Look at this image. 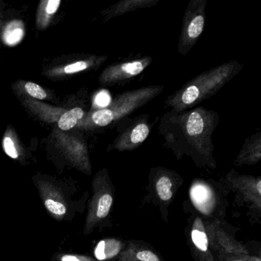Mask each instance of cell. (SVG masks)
<instances>
[{"mask_svg": "<svg viewBox=\"0 0 261 261\" xmlns=\"http://www.w3.org/2000/svg\"><path fill=\"white\" fill-rule=\"evenodd\" d=\"M261 160V133L247 137L233 164L236 166H253Z\"/></svg>", "mask_w": 261, "mask_h": 261, "instance_id": "14", "label": "cell"}, {"mask_svg": "<svg viewBox=\"0 0 261 261\" xmlns=\"http://www.w3.org/2000/svg\"><path fill=\"white\" fill-rule=\"evenodd\" d=\"M219 120L216 111L203 107L169 110L160 119L159 134L177 160L189 157L197 167L215 169L213 134Z\"/></svg>", "mask_w": 261, "mask_h": 261, "instance_id": "1", "label": "cell"}, {"mask_svg": "<svg viewBox=\"0 0 261 261\" xmlns=\"http://www.w3.org/2000/svg\"><path fill=\"white\" fill-rule=\"evenodd\" d=\"M50 261H98L91 255L71 252H56L50 257Z\"/></svg>", "mask_w": 261, "mask_h": 261, "instance_id": "18", "label": "cell"}, {"mask_svg": "<svg viewBox=\"0 0 261 261\" xmlns=\"http://www.w3.org/2000/svg\"><path fill=\"white\" fill-rule=\"evenodd\" d=\"M96 103L99 106L105 107H105L108 106V103H109V97L105 93H100L96 98Z\"/></svg>", "mask_w": 261, "mask_h": 261, "instance_id": "25", "label": "cell"}, {"mask_svg": "<svg viewBox=\"0 0 261 261\" xmlns=\"http://www.w3.org/2000/svg\"><path fill=\"white\" fill-rule=\"evenodd\" d=\"M147 114L134 118L123 119L118 123V134L111 149L118 152L133 151L141 146L149 137L151 124Z\"/></svg>", "mask_w": 261, "mask_h": 261, "instance_id": "10", "label": "cell"}, {"mask_svg": "<svg viewBox=\"0 0 261 261\" xmlns=\"http://www.w3.org/2000/svg\"><path fill=\"white\" fill-rule=\"evenodd\" d=\"M228 192L234 195L238 207L247 209L251 222H259L261 218V177L241 175L230 169L222 181Z\"/></svg>", "mask_w": 261, "mask_h": 261, "instance_id": "8", "label": "cell"}, {"mask_svg": "<svg viewBox=\"0 0 261 261\" xmlns=\"http://www.w3.org/2000/svg\"><path fill=\"white\" fill-rule=\"evenodd\" d=\"M115 201V186L107 169L99 171L91 182V193L87 201L83 234L92 233L112 225L111 213Z\"/></svg>", "mask_w": 261, "mask_h": 261, "instance_id": "4", "label": "cell"}, {"mask_svg": "<svg viewBox=\"0 0 261 261\" xmlns=\"http://www.w3.org/2000/svg\"><path fill=\"white\" fill-rule=\"evenodd\" d=\"M207 0H191L183 17L178 51L186 56L192 49L204 31Z\"/></svg>", "mask_w": 261, "mask_h": 261, "instance_id": "9", "label": "cell"}, {"mask_svg": "<svg viewBox=\"0 0 261 261\" xmlns=\"http://www.w3.org/2000/svg\"><path fill=\"white\" fill-rule=\"evenodd\" d=\"M84 111L80 108H75L67 111L59 120V127L62 130H69L76 126L79 120L84 117Z\"/></svg>", "mask_w": 261, "mask_h": 261, "instance_id": "17", "label": "cell"}, {"mask_svg": "<svg viewBox=\"0 0 261 261\" xmlns=\"http://www.w3.org/2000/svg\"><path fill=\"white\" fill-rule=\"evenodd\" d=\"M163 90L164 86L162 85H149L119 94L106 108L93 113L92 123L100 127L118 123L158 97Z\"/></svg>", "mask_w": 261, "mask_h": 261, "instance_id": "5", "label": "cell"}, {"mask_svg": "<svg viewBox=\"0 0 261 261\" xmlns=\"http://www.w3.org/2000/svg\"><path fill=\"white\" fill-rule=\"evenodd\" d=\"M218 258L220 261H250L246 258L232 255H218Z\"/></svg>", "mask_w": 261, "mask_h": 261, "instance_id": "24", "label": "cell"}, {"mask_svg": "<svg viewBox=\"0 0 261 261\" xmlns=\"http://www.w3.org/2000/svg\"><path fill=\"white\" fill-rule=\"evenodd\" d=\"M244 65L230 61L201 73L168 96L165 105L175 111L191 109L210 98L242 70Z\"/></svg>", "mask_w": 261, "mask_h": 261, "instance_id": "2", "label": "cell"}, {"mask_svg": "<svg viewBox=\"0 0 261 261\" xmlns=\"http://www.w3.org/2000/svg\"><path fill=\"white\" fill-rule=\"evenodd\" d=\"M4 148L6 153L13 159H17L19 157L17 149H16L13 140L10 137H5L4 140Z\"/></svg>", "mask_w": 261, "mask_h": 261, "instance_id": "21", "label": "cell"}, {"mask_svg": "<svg viewBox=\"0 0 261 261\" xmlns=\"http://www.w3.org/2000/svg\"><path fill=\"white\" fill-rule=\"evenodd\" d=\"M228 190L222 182L215 180L195 179L192 181L189 197L194 212L206 221H224Z\"/></svg>", "mask_w": 261, "mask_h": 261, "instance_id": "6", "label": "cell"}, {"mask_svg": "<svg viewBox=\"0 0 261 261\" xmlns=\"http://www.w3.org/2000/svg\"><path fill=\"white\" fill-rule=\"evenodd\" d=\"M186 241L195 261H220L214 250L206 230L204 221L195 212L187 218Z\"/></svg>", "mask_w": 261, "mask_h": 261, "instance_id": "11", "label": "cell"}, {"mask_svg": "<svg viewBox=\"0 0 261 261\" xmlns=\"http://www.w3.org/2000/svg\"><path fill=\"white\" fill-rule=\"evenodd\" d=\"M126 241L105 238L98 241L94 248V257L98 261H114L123 251Z\"/></svg>", "mask_w": 261, "mask_h": 261, "instance_id": "15", "label": "cell"}, {"mask_svg": "<svg viewBox=\"0 0 261 261\" xmlns=\"http://www.w3.org/2000/svg\"><path fill=\"white\" fill-rule=\"evenodd\" d=\"M60 0H50L46 7V13L48 15L54 14L60 5Z\"/></svg>", "mask_w": 261, "mask_h": 261, "instance_id": "23", "label": "cell"}, {"mask_svg": "<svg viewBox=\"0 0 261 261\" xmlns=\"http://www.w3.org/2000/svg\"><path fill=\"white\" fill-rule=\"evenodd\" d=\"M159 0H123L111 7L107 12L108 19L132 13L140 9L149 8L156 5Z\"/></svg>", "mask_w": 261, "mask_h": 261, "instance_id": "16", "label": "cell"}, {"mask_svg": "<svg viewBox=\"0 0 261 261\" xmlns=\"http://www.w3.org/2000/svg\"><path fill=\"white\" fill-rule=\"evenodd\" d=\"M89 67V63L84 61L75 62V63L67 65L65 68V72L67 74H72V73L79 72V71L86 70Z\"/></svg>", "mask_w": 261, "mask_h": 261, "instance_id": "22", "label": "cell"}, {"mask_svg": "<svg viewBox=\"0 0 261 261\" xmlns=\"http://www.w3.org/2000/svg\"><path fill=\"white\" fill-rule=\"evenodd\" d=\"M114 261H166L150 244L139 240H126L123 251Z\"/></svg>", "mask_w": 261, "mask_h": 261, "instance_id": "13", "label": "cell"}, {"mask_svg": "<svg viewBox=\"0 0 261 261\" xmlns=\"http://www.w3.org/2000/svg\"><path fill=\"white\" fill-rule=\"evenodd\" d=\"M25 89L30 96L35 98L39 99V100L46 98V92L39 85H36L33 82H27L25 85Z\"/></svg>", "mask_w": 261, "mask_h": 261, "instance_id": "19", "label": "cell"}, {"mask_svg": "<svg viewBox=\"0 0 261 261\" xmlns=\"http://www.w3.org/2000/svg\"><path fill=\"white\" fill-rule=\"evenodd\" d=\"M23 31L21 29L15 28L13 30H8L4 35V39L9 45H14L22 39Z\"/></svg>", "mask_w": 261, "mask_h": 261, "instance_id": "20", "label": "cell"}, {"mask_svg": "<svg viewBox=\"0 0 261 261\" xmlns=\"http://www.w3.org/2000/svg\"><path fill=\"white\" fill-rule=\"evenodd\" d=\"M183 182L182 177L172 169L158 166L149 170L147 195L143 199L158 209L162 219L166 223L169 222V207Z\"/></svg>", "mask_w": 261, "mask_h": 261, "instance_id": "7", "label": "cell"}, {"mask_svg": "<svg viewBox=\"0 0 261 261\" xmlns=\"http://www.w3.org/2000/svg\"><path fill=\"white\" fill-rule=\"evenodd\" d=\"M152 62L151 56H145L136 60L113 64L102 73L100 83L107 86L123 85L141 74Z\"/></svg>", "mask_w": 261, "mask_h": 261, "instance_id": "12", "label": "cell"}, {"mask_svg": "<svg viewBox=\"0 0 261 261\" xmlns=\"http://www.w3.org/2000/svg\"><path fill=\"white\" fill-rule=\"evenodd\" d=\"M33 181L42 205L55 221L71 222L86 210L89 192L80 194L74 183L45 175H36Z\"/></svg>", "mask_w": 261, "mask_h": 261, "instance_id": "3", "label": "cell"}]
</instances>
